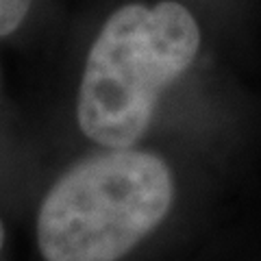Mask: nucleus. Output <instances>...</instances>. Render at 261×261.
I'll list each match as a JSON object with an SVG mask.
<instances>
[{"label":"nucleus","mask_w":261,"mask_h":261,"mask_svg":"<svg viewBox=\"0 0 261 261\" xmlns=\"http://www.w3.org/2000/svg\"><path fill=\"white\" fill-rule=\"evenodd\" d=\"M200 29L183 5H124L98 33L79 87L76 118L92 142L128 148L146 133L159 96L190 68Z\"/></svg>","instance_id":"obj_1"},{"label":"nucleus","mask_w":261,"mask_h":261,"mask_svg":"<svg viewBox=\"0 0 261 261\" xmlns=\"http://www.w3.org/2000/svg\"><path fill=\"white\" fill-rule=\"evenodd\" d=\"M174 183L157 154L111 148L72 166L39 207L44 261H118L157 228Z\"/></svg>","instance_id":"obj_2"},{"label":"nucleus","mask_w":261,"mask_h":261,"mask_svg":"<svg viewBox=\"0 0 261 261\" xmlns=\"http://www.w3.org/2000/svg\"><path fill=\"white\" fill-rule=\"evenodd\" d=\"M31 0H0V37H7L24 22Z\"/></svg>","instance_id":"obj_3"},{"label":"nucleus","mask_w":261,"mask_h":261,"mask_svg":"<svg viewBox=\"0 0 261 261\" xmlns=\"http://www.w3.org/2000/svg\"><path fill=\"white\" fill-rule=\"evenodd\" d=\"M3 244H5V226L0 222V250H3Z\"/></svg>","instance_id":"obj_4"}]
</instances>
